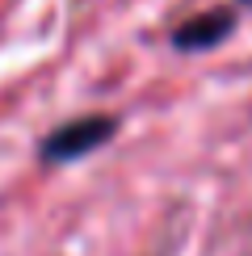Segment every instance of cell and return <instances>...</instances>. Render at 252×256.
Segmentation results:
<instances>
[{"label":"cell","mask_w":252,"mask_h":256,"mask_svg":"<svg viewBox=\"0 0 252 256\" xmlns=\"http://www.w3.org/2000/svg\"><path fill=\"white\" fill-rule=\"evenodd\" d=\"M118 122L105 118V114H92V118H76V122H63L59 130H50L42 138V160L50 164H68V160H80V156H92L105 138H114Z\"/></svg>","instance_id":"6da1fadb"},{"label":"cell","mask_w":252,"mask_h":256,"mask_svg":"<svg viewBox=\"0 0 252 256\" xmlns=\"http://www.w3.org/2000/svg\"><path fill=\"white\" fill-rule=\"evenodd\" d=\"M231 30H236V13L231 8H210V13H198V17H189L172 30V46L176 50H210Z\"/></svg>","instance_id":"7a4b0ae2"},{"label":"cell","mask_w":252,"mask_h":256,"mask_svg":"<svg viewBox=\"0 0 252 256\" xmlns=\"http://www.w3.org/2000/svg\"><path fill=\"white\" fill-rule=\"evenodd\" d=\"M248 4H252V0H248Z\"/></svg>","instance_id":"3957f363"}]
</instances>
